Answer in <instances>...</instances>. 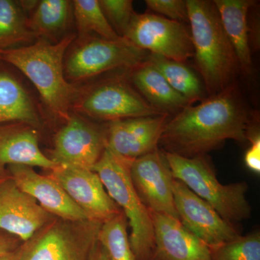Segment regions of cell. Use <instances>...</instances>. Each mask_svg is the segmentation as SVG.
Masks as SVG:
<instances>
[{
    "label": "cell",
    "mask_w": 260,
    "mask_h": 260,
    "mask_svg": "<svg viewBox=\"0 0 260 260\" xmlns=\"http://www.w3.org/2000/svg\"><path fill=\"white\" fill-rule=\"evenodd\" d=\"M149 64L155 68L176 91L185 98L190 105L203 100V88L196 74L181 61L150 54Z\"/></svg>",
    "instance_id": "603a6c76"
},
{
    "label": "cell",
    "mask_w": 260,
    "mask_h": 260,
    "mask_svg": "<svg viewBox=\"0 0 260 260\" xmlns=\"http://www.w3.org/2000/svg\"><path fill=\"white\" fill-rule=\"evenodd\" d=\"M6 170L22 191L56 218L72 221L89 220L62 187L49 176L41 175L34 167L25 165H10Z\"/></svg>",
    "instance_id": "2e32d148"
},
{
    "label": "cell",
    "mask_w": 260,
    "mask_h": 260,
    "mask_svg": "<svg viewBox=\"0 0 260 260\" xmlns=\"http://www.w3.org/2000/svg\"><path fill=\"white\" fill-rule=\"evenodd\" d=\"M147 56L146 51L124 38L111 41L93 35L76 37L65 54V78L71 83L90 79L111 70L130 71L145 62Z\"/></svg>",
    "instance_id": "8992f818"
},
{
    "label": "cell",
    "mask_w": 260,
    "mask_h": 260,
    "mask_svg": "<svg viewBox=\"0 0 260 260\" xmlns=\"http://www.w3.org/2000/svg\"><path fill=\"white\" fill-rule=\"evenodd\" d=\"M25 123L38 127L40 117L31 98L15 77L0 72V124Z\"/></svg>",
    "instance_id": "44dd1931"
},
{
    "label": "cell",
    "mask_w": 260,
    "mask_h": 260,
    "mask_svg": "<svg viewBox=\"0 0 260 260\" xmlns=\"http://www.w3.org/2000/svg\"><path fill=\"white\" fill-rule=\"evenodd\" d=\"M131 72V83L145 100L164 114L180 112L190 105L185 98L176 91L160 73L145 62Z\"/></svg>",
    "instance_id": "ffe728a7"
},
{
    "label": "cell",
    "mask_w": 260,
    "mask_h": 260,
    "mask_svg": "<svg viewBox=\"0 0 260 260\" xmlns=\"http://www.w3.org/2000/svg\"><path fill=\"white\" fill-rule=\"evenodd\" d=\"M55 218L22 191L10 176L0 183V230L23 243Z\"/></svg>",
    "instance_id": "9a60e30c"
},
{
    "label": "cell",
    "mask_w": 260,
    "mask_h": 260,
    "mask_svg": "<svg viewBox=\"0 0 260 260\" xmlns=\"http://www.w3.org/2000/svg\"><path fill=\"white\" fill-rule=\"evenodd\" d=\"M129 174L140 199L150 212L179 219L173 194L175 179L162 150L157 149L135 159L130 165Z\"/></svg>",
    "instance_id": "8fae6325"
},
{
    "label": "cell",
    "mask_w": 260,
    "mask_h": 260,
    "mask_svg": "<svg viewBox=\"0 0 260 260\" xmlns=\"http://www.w3.org/2000/svg\"><path fill=\"white\" fill-rule=\"evenodd\" d=\"M169 114L129 118L111 121L106 128V148L133 161L159 148Z\"/></svg>",
    "instance_id": "5bb4252c"
},
{
    "label": "cell",
    "mask_w": 260,
    "mask_h": 260,
    "mask_svg": "<svg viewBox=\"0 0 260 260\" xmlns=\"http://www.w3.org/2000/svg\"><path fill=\"white\" fill-rule=\"evenodd\" d=\"M10 165L50 171L58 167L41 150L37 127L20 122L0 124V176L8 175Z\"/></svg>",
    "instance_id": "ac0fdd59"
},
{
    "label": "cell",
    "mask_w": 260,
    "mask_h": 260,
    "mask_svg": "<svg viewBox=\"0 0 260 260\" xmlns=\"http://www.w3.org/2000/svg\"><path fill=\"white\" fill-rule=\"evenodd\" d=\"M164 153L174 179L211 205L222 218L233 224L251 218L252 208L246 198L249 186L246 181L221 184L205 155L186 158Z\"/></svg>",
    "instance_id": "5b68a950"
},
{
    "label": "cell",
    "mask_w": 260,
    "mask_h": 260,
    "mask_svg": "<svg viewBox=\"0 0 260 260\" xmlns=\"http://www.w3.org/2000/svg\"><path fill=\"white\" fill-rule=\"evenodd\" d=\"M127 226L123 212L102 224L98 242L105 249L109 260H136L130 245Z\"/></svg>",
    "instance_id": "484cf974"
},
{
    "label": "cell",
    "mask_w": 260,
    "mask_h": 260,
    "mask_svg": "<svg viewBox=\"0 0 260 260\" xmlns=\"http://www.w3.org/2000/svg\"><path fill=\"white\" fill-rule=\"evenodd\" d=\"M173 194L181 223L210 247L239 235L234 224L222 218L211 205L177 179L173 184Z\"/></svg>",
    "instance_id": "7c38bea8"
},
{
    "label": "cell",
    "mask_w": 260,
    "mask_h": 260,
    "mask_svg": "<svg viewBox=\"0 0 260 260\" xmlns=\"http://www.w3.org/2000/svg\"><path fill=\"white\" fill-rule=\"evenodd\" d=\"M251 145L246 150L244 162L246 167L256 174L260 173V137L259 133H255L251 135Z\"/></svg>",
    "instance_id": "f546056e"
},
{
    "label": "cell",
    "mask_w": 260,
    "mask_h": 260,
    "mask_svg": "<svg viewBox=\"0 0 260 260\" xmlns=\"http://www.w3.org/2000/svg\"><path fill=\"white\" fill-rule=\"evenodd\" d=\"M252 120V114L234 83L169 119L159 145L162 151L186 158L206 155L228 140L249 141L255 133H251Z\"/></svg>",
    "instance_id": "6da1fadb"
},
{
    "label": "cell",
    "mask_w": 260,
    "mask_h": 260,
    "mask_svg": "<svg viewBox=\"0 0 260 260\" xmlns=\"http://www.w3.org/2000/svg\"><path fill=\"white\" fill-rule=\"evenodd\" d=\"M186 3L195 63L210 96L234 83L239 63L213 2Z\"/></svg>",
    "instance_id": "3957f363"
},
{
    "label": "cell",
    "mask_w": 260,
    "mask_h": 260,
    "mask_svg": "<svg viewBox=\"0 0 260 260\" xmlns=\"http://www.w3.org/2000/svg\"><path fill=\"white\" fill-rule=\"evenodd\" d=\"M88 260H109L105 249L98 241L90 251Z\"/></svg>",
    "instance_id": "d6a6232c"
},
{
    "label": "cell",
    "mask_w": 260,
    "mask_h": 260,
    "mask_svg": "<svg viewBox=\"0 0 260 260\" xmlns=\"http://www.w3.org/2000/svg\"><path fill=\"white\" fill-rule=\"evenodd\" d=\"M253 15L252 18L248 13L247 27L249 45L251 50H258L259 49V25L257 15Z\"/></svg>",
    "instance_id": "4dcf8cb0"
},
{
    "label": "cell",
    "mask_w": 260,
    "mask_h": 260,
    "mask_svg": "<svg viewBox=\"0 0 260 260\" xmlns=\"http://www.w3.org/2000/svg\"><path fill=\"white\" fill-rule=\"evenodd\" d=\"M22 244L18 238L0 230V256L16 250Z\"/></svg>",
    "instance_id": "1f68e13d"
},
{
    "label": "cell",
    "mask_w": 260,
    "mask_h": 260,
    "mask_svg": "<svg viewBox=\"0 0 260 260\" xmlns=\"http://www.w3.org/2000/svg\"><path fill=\"white\" fill-rule=\"evenodd\" d=\"M72 109L97 120L111 121L129 118L161 115L124 76L97 82L77 95Z\"/></svg>",
    "instance_id": "ba28073f"
},
{
    "label": "cell",
    "mask_w": 260,
    "mask_h": 260,
    "mask_svg": "<svg viewBox=\"0 0 260 260\" xmlns=\"http://www.w3.org/2000/svg\"><path fill=\"white\" fill-rule=\"evenodd\" d=\"M145 4L148 9L160 16L180 23H188L187 8L184 0H146Z\"/></svg>",
    "instance_id": "f1b7e54d"
},
{
    "label": "cell",
    "mask_w": 260,
    "mask_h": 260,
    "mask_svg": "<svg viewBox=\"0 0 260 260\" xmlns=\"http://www.w3.org/2000/svg\"><path fill=\"white\" fill-rule=\"evenodd\" d=\"M20 246L16 250L0 256V260H20Z\"/></svg>",
    "instance_id": "836d02e7"
},
{
    "label": "cell",
    "mask_w": 260,
    "mask_h": 260,
    "mask_svg": "<svg viewBox=\"0 0 260 260\" xmlns=\"http://www.w3.org/2000/svg\"><path fill=\"white\" fill-rule=\"evenodd\" d=\"M73 18V1L42 0L29 18V27L36 39L58 42L68 35L64 32Z\"/></svg>",
    "instance_id": "7402d4cb"
},
{
    "label": "cell",
    "mask_w": 260,
    "mask_h": 260,
    "mask_svg": "<svg viewBox=\"0 0 260 260\" xmlns=\"http://www.w3.org/2000/svg\"><path fill=\"white\" fill-rule=\"evenodd\" d=\"M73 6L78 37L93 35L111 41L122 39L108 22L99 0H74Z\"/></svg>",
    "instance_id": "d4e9b609"
},
{
    "label": "cell",
    "mask_w": 260,
    "mask_h": 260,
    "mask_svg": "<svg viewBox=\"0 0 260 260\" xmlns=\"http://www.w3.org/2000/svg\"><path fill=\"white\" fill-rule=\"evenodd\" d=\"M132 162L106 148L92 170L100 177L108 194L125 215L131 229L130 245L136 260H153V219L133 186L129 174Z\"/></svg>",
    "instance_id": "277c9868"
},
{
    "label": "cell",
    "mask_w": 260,
    "mask_h": 260,
    "mask_svg": "<svg viewBox=\"0 0 260 260\" xmlns=\"http://www.w3.org/2000/svg\"><path fill=\"white\" fill-rule=\"evenodd\" d=\"M99 5L108 22L114 31L124 38L135 16L132 0H99Z\"/></svg>",
    "instance_id": "83f0119b"
},
{
    "label": "cell",
    "mask_w": 260,
    "mask_h": 260,
    "mask_svg": "<svg viewBox=\"0 0 260 260\" xmlns=\"http://www.w3.org/2000/svg\"><path fill=\"white\" fill-rule=\"evenodd\" d=\"M9 177V175H6V176H0V183L2 182V181H4L5 179H6L7 177Z\"/></svg>",
    "instance_id": "e575fe53"
},
{
    "label": "cell",
    "mask_w": 260,
    "mask_h": 260,
    "mask_svg": "<svg viewBox=\"0 0 260 260\" xmlns=\"http://www.w3.org/2000/svg\"><path fill=\"white\" fill-rule=\"evenodd\" d=\"M35 39L21 1L0 0V50L31 44Z\"/></svg>",
    "instance_id": "cb8c5ba5"
},
{
    "label": "cell",
    "mask_w": 260,
    "mask_h": 260,
    "mask_svg": "<svg viewBox=\"0 0 260 260\" xmlns=\"http://www.w3.org/2000/svg\"><path fill=\"white\" fill-rule=\"evenodd\" d=\"M124 39L138 49L184 63L194 56L190 31L184 24L151 13H135Z\"/></svg>",
    "instance_id": "9c48e42d"
},
{
    "label": "cell",
    "mask_w": 260,
    "mask_h": 260,
    "mask_svg": "<svg viewBox=\"0 0 260 260\" xmlns=\"http://www.w3.org/2000/svg\"><path fill=\"white\" fill-rule=\"evenodd\" d=\"M210 249L213 260H260V234L239 235Z\"/></svg>",
    "instance_id": "4316f807"
},
{
    "label": "cell",
    "mask_w": 260,
    "mask_h": 260,
    "mask_svg": "<svg viewBox=\"0 0 260 260\" xmlns=\"http://www.w3.org/2000/svg\"><path fill=\"white\" fill-rule=\"evenodd\" d=\"M77 36L70 34L58 42L39 39L34 44L0 50V61L13 65L37 88L51 113L64 121L80 90L65 78L64 60Z\"/></svg>",
    "instance_id": "7a4b0ae2"
},
{
    "label": "cell",
    "mask_w": 260,
    "mask_h": 260,
    "mask_svg": "<svg viewBox=\"0 0 260 260\" xmlns=\"http://www.w3.org/2000/svg\"><path fill=\"white\" fill-rule=\"evenodd\" d=\"M102 223L55 218L21 244L20 260H88Z\"/></svg>",
    "instance_id": "52a82bcc"
},
{
    "label": "cell",
    "mask_w": 260,
    "mask_h": 260,
    "mask_svg": "<svg viewBox=\"0 0 260 260\" xmlns=\"http://www.w3.org/2000/svg\"><path fill=\"white\" fill-rule=\"evenodd\" d=\"M151 213L154 229L153 259L213 260L210 246L186 229L179 219Z\"/></svg>",
    "instance_id": "e0dca14e"
},
{
    "label": "cell",
    "mask_w": 260,
    "mask_h": 260,
    "mask_svg": "<svg viewBox=\"0 0 260 260\" xmlns=\"http://www.w3.org/2000/svg\"><path fill=\"white\" fill-rule=\"evenodd\" d=\"M224 30L235 51L239 72L245 76L253 73L252 58L248 36V13L253 0H214Z\"/></svg>",
    "instance_id": "d6986e66"
},
{
    "label": "cell",
    "mask_w": 260,
    "mask_h": 260,
    "mask_svg": "<svg viewBox=\"0 0 260 260\" xmlns=\"http://www.w3.org/2000/svg\"><path fill=\"white\" fill-rule=\"evenodd\" d=\"M49 176L62 187L89 220L104 223L122 212L93 170L58 166Z\"/></svg>",
    "instance_id": "4fadbf2b"
},
{
    "label": "cell",
    "mask_w": 260,
    "mask_h": 260,
    "mask_svg": "<svg viewBox=\"0 0 260 260\" xmlns=\"http://www.w3.org/2000/svg\"><path fill=\"white\" fill-rule=\"evenodd\" d=\"M153 260H155V259H153Z\"/></svg>",
    "instance_id": "d590c367"
},
{
    "label": "cell",
    "mask_w": 260,
    "mask_h": 260,
    "mask_svg": "<svg viewBox=\"0 0 260 260\" xmlns=\"http://www.w3.org/2000/svg\"><path fill=\"white\" fill-rule=\"evenodd\" d=\"M56 133L49 158L59 167L92 170L106 148V129L70 114Z\"/></svg>",
    "instance_id": "30bf717a"
}]
</instances>
